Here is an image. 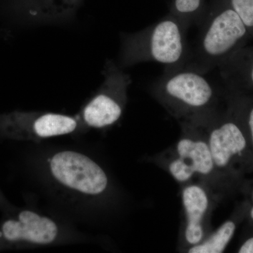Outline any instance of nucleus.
Masks as SVG:
<instances>
[{
    "instance_id": "1",
    "label": "nucleus",
    "mask_w": 253,
    "mask_h": 253,
    "mask_svg": "<svg viewBox=\"0 0 253 253\" xmlns=\"http://www.w3.org/2000/svg\"><path fill=\"white\" fill-rule=\"evenodd\" d=\"M151 94L179 124L199 125L220 111L214 84L206 74L187 66L165 71Z\"/></svg>"
},
{
    "instance_id": "2",
    "label": "nucleus",
    "mask_w": 253,
    "mask_h": 253,
    "mask_svg": "<svg viewBox=\"0 0 253 253\" xmlns=\"http://www.w3.org/2000/svg\"><path fill=\"white\" fill-rule=\"evenodd\" d=\"M179 125V139L150 161L166 171L181 186L201 182L224 196L231 181L216 167L204 128L189 123Z\"/></svg>"
},
{
    "instance_id": "3",
    "label": "nucleus",
    "mask_w": 253,
    "mask_h": 253,
    "mask_svg": "<svg viewBox=\"0 0 253 253\" xmlns=\"http://www.w3.org/2000/svg\"><path fill=\"white\" fill-rule=\"evenodd\" d=\"M187 31L178 18L169 14L141 31L122 33L118 65L123 68L152 61L165 65V71L184 67L190 54Z\"/></svg>"
},
{
    "instance_id": "4",
    "label": "nucleus",
    "mask_w": 253,
    "mask_h": 253,
    "mask_svg": "<svg viewBox=\"0 0 253 253\" xmlns=\"http://www.w3.org/2000/svg\"><path fill=\"white\" fill-rule=\"evenodd\" d=\"M200 25L196 47L190 52L185 66L207 74L229 59L248 29L226 0L214 1Z\"/></svg>"
},
{
    "instance_id": "5",
    "label": "nucleus",
    "mask_w": 253,
    "mask_h": 253,
    "mask_svg": "<svg viewBox=\"0 0 253 253\" xmlns=\"http://www.w3.org/2000/svg\"><path fill=\"white\" fill-rule=\"evenodd\" d=\"M196 126L204 128L218 170L228 180L235 179L252 158L247 134L241 123L230 113L219 111Z\"/></svg>"
},
{
    "instance_id": "6",
    "label": "nucleus",
    "mask_w": 253,
    "mask_h": 253,
    "mask_svg": "<svg viewBox=\"0 0 253 253\" xmlns=\"http://www.w3.org/2000/svg\"><path fill=\"white\" fill-rule=\"evenodd\" d=\"M102 75V84L78 117L82 124L95 129L109 127L121 119L131 83L130 76L113 60L105 63Z\"/></svg>"
},
{
    "instance_id": "7",
    "label": "nucleus",
    "mask_w": 253,
    "mask_h": 253,
    "mask_svg": "<svg viewBox=\"0 0 253 253\" xmlns=\"http://www.w3.org/2000/svg\"><path fill=\"white\" fill-rule=\"evenodd\" d=\"M48 169L60 186L82 196H100L109 187V177L104 169L77 151L56 153L48 160Z\"/></svg>"
},
{
    "instance_id": "8",
    "label": "nucleus",
    "mask_w": 253,
    "mask_h": 253,
    "mask_svg": "<svg viewBox=\"0 0 253 253\" xmlns=\"http://www.w3.org/2000/svg\"><path fill=\"white\" fill-rule=\"evenodd\" d=\"M181 188L182 220L177 250L186 253L211 234L212 213L223 196L201 182L189 183Z\"/></svg>"
},
{
    "instance_id": "9",
    "label": "nucleus",
    "mask_w": 253,
    "mask_h": 253,
    "mask_svg": "<svg viewBox=\"0 0 253 253\" xmlns=\"http://www.w3.org/2000/svg\"><path fill=\"white\" fill-rule=\"evenodd\" d=\"M81 125L79 118L61 113H0V136L9 139L38 141L71 134L79 129Z\"/></svg>"
},
{
    "instance_id": "10",
    "label": "nucleus",
    "mask_w": 253,
    "mask_h": 253,
    "mask_svg": "<svg viewBox=\"0 0 253 253\" xmlns=\"http://www.w3.org/2000/svg\"><path fill=\"white\" fill-rule=\"evenodd\" d=\"M59 234L53 219L28 210L5 221L0 228V239L10 244L44 246L53 244Z\"/></svg>"
},
{
    "instance_id": "11",
    "label": "nucleus",
    "mask_w": 253,
    "mask_h": 253,
    "mask_svg": "<svg viewBox=\"0 0 253 253\" xmlns=\"http://www.w3.org/2000/svg\"><path fill=\"white\" fill-rule=\"evenodd\" d=\"M236 221L234 219H229L215 231H211L199 244L190 248L188 253H221L225 251L226 246L232 239L235 233Z\"/></svg>"
},
{
    "instance_id": "12",
    "label": "nucleus",
    "mask_w": 253,
    "mask_h": 253,
    "mask_svg": "<svg viewBox=\"0 0 253 253\" xmlns=\"http://www.w3.org/2000/svg\"><path fill=\"white\" fill-rule=\"evenodd\" d=\"M206 11V0H173L169 14L189 29L193 24L201 23Z\"/></svg>"
},
{
    "instance_id": "13",
    "label": "nucleus",
    "mask_w": 253,
    "mask_h": 253,
    "mask_svg": "<svg viewBox=\"0 0 253 253\" xmlns=\"http://www.w3.org/2000/svg\"><path fill=\"white\" fill-rule=\"evenodd\" d=\"M75 0H49L36 21L50 22L65 17L68 14L71 6Z\"/></svg>"
},
{
    "instance_id": "14",
    "label": "nucleus",
    "mask_w": 253,
    "mask_h": 253,
    "mask_svg": "<svg viewBox=\"0 0 253 253\" xmlns=\"http://www.w3.org/2000/svg\"><path fill=\"white\" fill-rule=\"evenodd\" d=\"M232 9L239 14L245 26L253 29V0H226Z\"/></svg>"
},
{
    "instance_id": "15",
    "label": "nucleus",
    "mask_w": 253,
    "mask_h": 253,
    "mask_svg": "<svg viewBox=\"0 0 253 253\" xmlns=\"http://www.w3.org/2000/svg\"><path fill=\"white\" fill-rule=\"evenodd\" d=\"M247 111L246 112V126H247L248 133L247 136H249L251 139V144L252 145L253 151V106L247 108Z\"/></svg>"
},
{
    "instance_id": "16",
    "label": "nucleus",
    "mask_w": 253,
    "mask_h": 253,
    "mask_svg": "<svg viewBox=\"0 0 253 253\" xmlns=\"http://www.w3.org/2000/svg\"><path fill=\"white\" fill-rule=\"evenodd\" d=\"M238 253H253V237L249 238L241 245Z\"/></svg>"
},
{
    "instance_id": "17",
    "label": "nucleus",
    "mask_w": 253,
    "mask_h": 253,
    "mask_svg": "<svg viewBox=\"0 0 253 253\" xmlns=\"http://www.w3.org/2000/svg\"><path fill=\"white\" fill-rule=\"evenodd\" d=\"M246 78H247L248 83L251 84V86L253 87V56L250 63V66L247 67V73H246Z\"/></svg>"
},
{
    "instance_id": "18",
    "label": "nucleus",
    "mask_w": 253,
    "mask_h": 253,
    "mask_svg": "<svg viewBox=\"0 0 253 253\" xmlns=\"http://www.w3.org/2000/svg\"><path fill=\"white\" fill-rule=\"evenodd\" d=\"M250 217H251V219L253 220V207L251 208V212H250Z\"/></svg>"
}]
</instances>
